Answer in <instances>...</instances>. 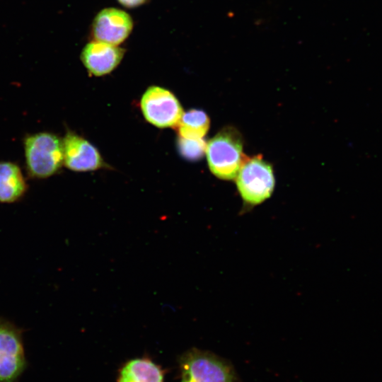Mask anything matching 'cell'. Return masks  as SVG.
Returning <instances> with one entry per match:
<instances>
[{
  "label": "cell",
  "instance_id": "10",
  "mask_svg": "<svg viewBox=\"0 0 382 382\" xmlns=\"http://www.w3.org/2000/svg\"><path fill=\"white\" fill-rule=\"evenodd\" d=\"M28 189L21 167L12 161H0V203L18 202L25 195Z\"/></svg>",
  "mask_w": 382,
  "mask_h": 382
},
{
  "label": "cell",
  "instance_id": "11",
  "mask_svg": "<svg viewBox=\"0 0 382 382\" xmlns=\"http://www.w3.org/2000/svg\"><path fill=\"white\" fill-rule=\"evenodd\" d=\"M160 366L146 357L127 361L120 369L117 382H163Z\"/></svg>",
  "mask_w": 382,
  "mask_h": 382
},
{
  "label": "cell",
  "instance_id": "3",
  "mask_svg": "<svg viewBox=\"0 0 382 382\" xmlns=\"http://www.w3.org/2000/svg\"><path fill=\"white\" fill-rule=\"evenodd\" d=\"M205 153L211 172L223 180L234 179L245 158L242 137L232 127L223 129L212 138Z\"/></svg>",
  "mask_w": 382,
  "mask_h": 382
},
{
  "label": "cell",
  "instance_id": "6",
  "mask_svg": "<svg viewBox=\"0 0 382 382\" xmlns=\"http://www.w3.org/2000/svg\"><path fill=\"white\" fill-rule=\"evenodd\" d=\"M140 103L146 121L159 128H176L184 113L175 95L157 86H151L146 89Z\"/></svg>",
  "mask_w": 382,
  "mask_h": 382
},
{
  "label": "cell",
  "instance_id": "1",
  "mask_svg": "<svg viewBox=\"0 0 382 382\" xmlns=\"http://www.w3.org/2000/svg\"><path fill=\"white\" fill-rule=\"evenodd\" d=\"M28 176L45 179L55 175L64 165L62 139L50 132L26 134L23 141Z\"/></svg>",
  "mask_w": 382,
  "mask_h": 382
},
{
  "label": "cell",
  "instance_id": "7",
  "mask_svg": "<svg viewBox=\"0 0 382 382\" xmlns=\"http://www.w3.org/2000/svg\"><path fill=\"white\" fill-rule=\"evenodd\" d=\"M134 21L129 13L115 8H104L93 18L90 30L91 40L119 45L132 33Z\"/></svg>",
  "mask_w": 382,
  "mask_h": 382
},
{
  "label": "cell",
  "instance_id": "2",
  "mask_svg": "<svg viewBox=\"0 0 382 382\" xmlns=\"http://www.w3.org/2000/svg\"><path fill=\"white\" fill-rule=\"evenodd\" d=\"M178 362L180 382H238L231 364L211 352L193 347Z\"/></svg>",
  "mask_w": 382,
  "mask_h": 382
},
{
  "label": "cell",
  "instance_id": "14",
  "mask_svg": "<svg viewBox=\"0 0 382 382\" xmlns=\"http://www.w3.org/2000/svg\"><path fill=\"white\" fill-rule=\"evenodd\" d=\"M122 6L127 8H135L146 4L148 0H117Z\"/></svg>",
  "mask_w": 382,
  "mask_h": 382
},
{
  "label": "cell",
  "instance_id": "12",
  "mask_svg": "<svg viewBox=\"0 0 382 382\" xmlns=\"http://www.w3.org/2000/svg\"><path fill=\"white\" fill-rule=\"evenodd\" d=\"M209 128V118L202 110L192 109L183 113L176 129L179 137L198 139H202Z\"/></svg>",
  "mask_w": 382,
  "mask_h": 382
},
{
  "label": "cell",
  "instance_id": "13",
  "mask_svg": "<svg viewBox=\"0 0 382 382\" xmlns=\"http://www.w3.org/2000/svg\"><path fill=\"white\" fill-rule=\"evenodd\" d=\"M177 144L180 155L189 161H197L206 152L207 144L202 139H190L179 137Z\"/></svg>",
  "mask_w": 382,
  "mask_h": 382
},
{
  "label": "cell",
  "instance_id": "9",
  "mask_svg": "<svg viewBox=\"0 0 382 382\" xmlns=\"http://www.w3.org/2000/svg\"><path fill=\"white\" fill-rule=\"evenodd\" d=\"M125 52L119 45L91 40L82 49L80 59L90 74L102 76L117 67Z\"/></svg>",
  "mask_w": 382,
  "mask_h": 382
},
{
  "label": "cell",
  "instance_id": "8",
  "mask_svg": "<svg viewBox=\"0 0 382 382\" xmlns=\"http://www.w3.org/2000/svg\"><path fill=\"white\" fill-rule=\"evenodd\" d=\"M62 142L64 166L66 168L86 172L107 167L98 149L75 132L67 130Z\"/></svg>",
  "mask_w": 382,
  "mask_h": 382
},
{
  "label": "cell",
  "instance_id": "4",
  "mask_svg": "<svg viewBox=\"0 0 382 382\" xmlns=\"http://www.w3.org/2000/svg\"><path fill=\"white\" fill-rule=\"evenodd\" d=\"M236 178L243 201V212L260 204L273 192L275 181L272 168L260 155L245 158Z\"/></svg>",
  "mask_w": 382,
  "mask_h": 382
},
{
  "label": "cell",
  "instance_id": "5",
  "mask_svg": "<svg viewBox=\"0 0 382 382\" xmlns=\"http://www.w3.org/2000/svg\"><path fill=\"white\" fill-rule=\"evenodd\" d=\"M23 330L0 317V382H19L28 367Z\"/></svg>",
  "mask_w": 382,
  "mask_h": 382
}]
</instances>
